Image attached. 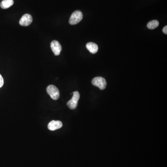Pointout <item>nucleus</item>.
<instances>
[{
	"label": "nucleus",
	"instance_id": "0eeeda50",
	"mask_svg": "<svg viewBox=\"0 0 167 167\" xmlns=\"http://www.w3.org/2000/svg\"><path fill=\"white\" fill-rule=\"evenodd\" d=\"M63 126L62 122L60 121L53 120L50 122L48 125V128L49 130L53 131L61 128Z\"/></svg>",
	"mask_w": 167,
	"mask_h": 167
},
{
	"label": "nucleus",
	"instance_id": "9b49d317",
	"mask_svg": "<svg viewBox=\"0 0 167 167\" xmlns=\"http://www.w3.org/2000/svg\"><path fill=\"white\" fill-rule=\"evenodd\" d=\"M3 85H4V79L2 76L0 74V88L3 86Z\"/></svg>",
	"mask_w": 167,
	"mask_h": 167
},
{
	"label": "nucleus",
	"instance_id": "7ed1b4c3",
	"mask_svg": "<svg viewBox=\"0 0 167 167\" xmlns=\"http://www.w3.org/2000/svg\"><path fill=\"white\" fill-rule=\"evenodd\" d=\"M83 17V14L80 11H75L71 16L69 20L70 24L73 25L77 24L82 20Z\"/></svg>",
	"mask_w": 167,
	"mask_h": 167
},
{
	"label": "nucleus",
	"instance_id": "39448f33",
	"mask_svg": "<svg viewBox=\"0 0 167 167\" xmlns=\"http://www.w3.org/2000/svg\"><path fill=\"white\" fill-rule=\"evenodd\" d=\"M33 21V18L31 15L26 14L22 16L19 21L20 24L22 26H28Z\"/></svg>",
	"mask_w": 167,
	"mask_h": 167
},
{
	"label": "nucleus",
	"instance_id": "f03ea898",
	"mask_svg": "<svg viewBox=\"0 0 167 167\" xmlns=\"http://www.w3.org/2000/svg\"><path fill=\"white\" fill-rule=\"evenodd\" d=\"M46 91H47V93L49 95L51 98L53 100H56L60 98V91L58 88L56 87L55 85H49L46 88Z\"/></svg>",
	"mask_w": 167,
	"mask_h": 167
},
{
	"label": "nucleus",
	"instance_id": "423d86ee",
	"mask_svg": "<svg viewBox=\"0 0 167 167\" xmlns=\"http://www.w3.org/2000/svg\"><path fill=\"white\" fill-rule=\"evenodd\" d=\"M51 48L56 56L60 55L62 50L61 45L57 41H53L51 43Z\"/></svg>",
	"mask_w": 167,
	"mask_h": 167
},
{
	"label": "nucleus",
	"instance_id": "f257e3e1",
	"mask_svg": "<svg viewBox=\"0 0 167 167\" xmlns=\"http://www.w3.org/2000/svg\"><path fill=\"white\" fill-rule=\"evenodd\" d=\"M79 98H80V94L77 91L74 92L72 98L67 103L68 107L71 110L75 109L77 106Z\"/></svg>",
	"mask_w": 167,
	"mask_h": 167
},
{
	"label": "nucleus",
	"instance_id": "1a4fd4ad",
	"mask_svg": "<svg viewBox=\"0 0 167 167\" xmlns=\"http://www.w3.org/2000/svg\"><path fill=\"white\" fill-rule=\"evenodd\" d=\"M14 4L13 0H3L0 6L2 9H7L11 7Z\"/></svg>",
	"mask_w": 167,
	"mask_h": 167
},
{
	"label": "nucleus",
	"instance_id": "9d476101",
	"mask_svg": "<svg viewBox=\"0 0 167 167\" xmlns=\"http://www.w3.org/2000/svg\"><path fill=\"white\" fill-rule=\"evenodd\" d=\"M159 23L157 20H153L150 21L147 24V27L150 29H154L157 28L159 26Z\"/></svg>",
	"mask_w": 167,
	"mask_h": 167
},
{
	"label": "nucleus",
	"instance_id": "f8f14e48",
	"mask_svg": "<svg viewBox=\"0 0 167 167\" xmlns=\"http://www.w3.org/2000/svg\"><path fill=\"white\" fill-rule=\"evenodd\" d=\"M162 31H163V33H164V34H167V26H166L164 27H163V30H162Z\"/></svg>",
	"mask_w": 167,
	"mask_h": 167
},
{
	"label": "nucleus",
	"instance_id": "6e6552de",
	"mask_svg": "<svg viewBox=\"0 0 167 167\" xmlns=\"http://www.w3.org/2000/svg\"><path fill=\"white\" fill-rule=\"evenodd\" d=\"M86 47L89 52L93 54L97 53L99 49L98 45L96 44L93 42H89L87 43Z\"/></svg>",
	"mask_w": 167,
	"mask_h": 167
},
{
	"label": "nucleus",
	"instance_id": "20e7f679",
	"mask_svg": "<svg viewBox=\"0 0 167 167\" xmlns=\"http://www.w3.org/2000/svg\"><path fill=\"white\" fill-rule=\"evenodd\" d=\"M92 83L93 85L99 87L101 90H104L106 88L107 85V83L105 79L101 77L94 78L92 80Z\"/></svg>",
	"mask_w": 167,
	"mask_h": 167
}]
</instances>
